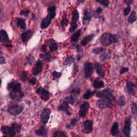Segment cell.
Wrapping results in <instances>:
<instances>
[{
	"instance_id": "cell-1",
	"label": "cell",
	"mask_w": 137,
	"mask_h": 137,
	"mask_svg": "<svg viewBox=\"0 0 137 137\" xmlns=\"http://www.w3.org/2000/svg\"><path fill=\"white\" fill-rule=\"evenodd\" d=\"M118 38L116 34H111L109 33H105L102 35L100 41L102 45L104 46H109L112 43L118 41Z\"/></svg>"
},
{
	"instance_id": "cell-2",
	"label": "cell",
	"mask_w": 137,
	"mask_h": 137,
	"mask_svg": "<svg viewBox=\"0 0 137 137\" xmlns=\"http://www.w3.org/2000/svg\"><path fill=\"white\" fill-rule=\"evenodd\" d=\"M97 96L99 98L105 99L110 101L115 100V96L113 95L112 90L110 88L104 89L103 91L98 92L97 93Z\"/></svg>"
},
{
	"instance_id": "cell-3",
	"label": "cell",
	"mask_w": 137,
	"mask_h": 137,
	"mask_svg": "<svg viewBox=\"0 0 137 137\" xmlns=\"http://www.w3.org/2000/svg\"><path fill=\"white\" fill-rule=\"evenodd\" d=\"M97 106L100 109H103L105 108H111L112 107V104L111 101L105 99H102L97 101Z\"/></svg>"
},
{
	"instance_id": "cell-4",
	"label": "cell",
	"mask_w": 137,
	"mask_h": 137,
	"mask_svg": "<svg viewBox=\"0 0 137 137\" xmlns=\"http://www.w3.org/2000/svg\"><path fill=\"white\" fill-rule=\"evenodd\" d=\"M24 107L19 105H13L10 106L8 109V111L13 115H17L23 111Z\"/></svg>"
},
{
	"instance_id": "cell-5",
	"label": "cell",
	"mask_w": 137,
	"mask_h": 137,
	"mask_svg": "<svg viewBox=\"0 0 137 137\" xmlns=\"http://www.w3.org/2000/svg\"><path fill=\"white\" fill-rule=\"evenodd\" d=\"M51 111L49 109H44L42 111L40 115V119L43 123L47 124L48 122Z\"/></svg>"
},
{
	"instance_id": "cell-6",
	"label": "cell",
	"mask_w": 137,
	"mask_h": 137,
	"mask_svg": "<svg viewBox=\"0 0 137 137\" xmlns=\"http://www.w3.org/2000/svg\"><path fill=\"white\" fill-rule=\"evenodd\" d=\"M131 120L130 118H128L124 122L123 132L126 137H130V132H131Z\"/></svg>"
},
{
	"instance_id": "cell-7",
	"label": "cell",
	"mask_w": 137,
	"mask_h": 137,
	"mask_svg": "<svg viewBox=\"0 0 137 137\" xmlns=\"http://www.w3.org/2000/svg\"><path fill=\"white\" fill-rule=\"evenodd\" d=\"M89 107V103L88 102H84L81 104L79 111V115L80 117H84L86 114Z\"/></svg>"
},
{
	"instance_id": "cell-8",
	"label": "cell",
	"mask_w": 137,
	"mask_h": 137,
	"mask_svg": "<svg viewBox=\"0 0 137 137\" xmlns=\"http://www.w3.org/2000/svg\"><path fill=\"white\" fill-rule=\"evenodd\" d=\"M2 132L9 137H15L16 134L15 130L13 127L3 126L1 128Z\"/></svg>"
},
{
	"instance_id": "cell-9",
	"label": "cell",
	"mask_w": 137,
	"mask_h": 137,
	"mask_svg": "<svg viewBox=\"0 0 137 137\" xmlns=\"http://www.w3.org/2000/svg\"><path fill=\"white\" fill-rule=\"evenodd\" d=\"M84 128L83 129V132L84 133H89L93 130V122L90 120L85 121L84 122Z\"/></svg>"
},
{
	"instance_id": "cell-10",
	"label": "cell",
	"mask_w": 137,
	"mask_h": 137,
	"mask_svg": "<svg viewBox=\"0 0 137 137\" xmlns=\"http://www.w3.org/2000/svg\"><path fill=\"white\" fill-rule=\"evenodd\" d=\"M93 72V66L91 63H87L85 65V73L86 78L91 77Z\"/></svg>"
},
{
	"instance_id": "cell-11",
	"label": "cell",
	"mask_w": 137,
	"mask_h": 137,
	"mask_svg": "<svg viewBox=\"0 0 137 137\" xmlns=\"http://www.w3.org/2000/svg\"><path fill=\"white\" fill-rule=\"evenodd\" d=\"M135 85L131 81H128L126 83V93L129 95H134L135 94Z\"/></svg>"
},
{
	"instance_id": "cell-12",
	"label": "cell",
	"mask_w": 137,
	"mask_h": 137,
	"mask_svg": "<svg viewBox=\"0 0 137 137\" xmlns=\"http://www.w3.org/2000/svg\"><path fill=\"white\" fill-rule=\"evenodd\" d=\"M37 93L40 94V96L43 100H47L50 96L49 93L42 88H38L37 90Z\"/></svg>"
},
{
	"instance_id": "cell-13",
	"label": "cell",
	"mask_w": 137,
	"mask_h": 137,
	"mask_svg": "<svg viewBox=\"0 0 137 137\" xmlns=\"http://www.w3.org/2000/svg\"><path fill=\"white\" fill-rule=\"evenodd\" d=\"M10 96L11 98L16 100H21L23 98V97L24 96V93L21 91H12L10 94Z\"/></svg>"
},
{
	"instance_id": "cell-14",
	"label": "cell",
	"mask_w": 137,
	"mask_h": 137,
	"mask_svg": "<svg viewBox=\"0 0 137 137\" xmlns=\"http://www.w3.org/2000/svg\"><path fill=\"white\" fill-rule=\"evenodd\" d=\"M32 36V32L31 30H28L22 34V40L23 43H26L29 40V39Z\"/></svg>"
},
{
	"instance_id": "cell-15",
	"label": "cell",
	"mask_w": 137,
	"mask_h": 137,
	"mask_svg": "<svg viewBox=\"0 0 137 137\" xmlns=\"http://www.w3.org/2000/svg\"><path fill=\"white\" fill-rule=\"evenodd\" d=\"M52 17H51L49 15L47 16V17L43 19L41 23V28L44 29L47 27L50 24L51 20H52Z\"/></svg>"
},
{
	"instance_id": "cell-16",
	"label": "cell",
	"mask_w": 137,
	"mask_h": 137,
	"mask_svg": "<svg viewBox=\"0 0 137 137\" xmlns=\"http://www.w3.org/2000/svg\"><path fill=\"white\" fill-rule=\"evenodd\" d=\"M8 88L13 91H21V86L18 83H11L8 85Z\"/></svg>"
},
{
	"instance_id": "cell-17",
	"label": "cell",
	"mask_w": 137,
	"mask_h": 137,
	"mask_svg": "<svg viewBox=\"0 0 137 137\" xmlns=\"http://www.w3.org/2000/svg\"><path fill=\"white\" fill-rule=\"evenodd\" d=\"M42 68V63L39 61L37 62V63L36 64V65L34 66V67L33 68L32 70V73L34 75H38V74L40 73L41 71Z\"/></svg>"
},
{
	"instance_id": "cell-18",
	"label": "cell",
	"mask_w": 137,
	"mask_h": 137,
	"mask_svg": "<svg viewBox=\"0 0 137 137\" xmlns=\"http://www.w3.org/2000/svg\"><path fill=\"white\" fill-rule=\"evenodd\" d=\"M0 41L3 42L9 41L8 35L7 32L5 30L0 31Z\"/></svg>"
},
{
	"instance_id": "cell-19",
	"label": "cell",
	"mask_w": 137,
	"mask_h": 137,
	"mask_svg": "<svg viewBox=\"0 0 137 137\" xmlns=\"http://www.w3.org/2000/svg\"><path fill=\"white\" fill-rule=\"evenodd\" d=\"M96 71L97 75L101 78H103L105 75V73L104 70L102 68V66L100 64H96L95 65Z\"/></svg>"
},
{
	"instance_id": "cell-20",
	"label": "cell",
	"mask_w": 137,
	"mask_h": 137,
	"mask_svg": "<svg viewBox=\"0 0 137 137\" xmlns=\"http://www.w3.org/2000/svg\"><path fill=\"white\" fill-rule=\"evenodd\" d=\"M94 37V34H93L89 35V36L85 37L83 40L81 41V45L83 46H86L88 44V42H90L92 40Z\"/></svg>"
},
{
	"instance_id": "cell-21",
	"label": "cell",
	"mask_w": 137,
	"mask_h": 137,
	"mask_svg": "<svg viewBox=\"0 0 137 137\" xmlns=\"http://www.w3.org/2000/svg\"><path fill=\"white\" fill-rule=\"evenodd\" d=\"M137 20V16L135 11H133L131 13L130 16L127 18V22L130 24L134 23L135 21Z\"/></svg>"
},
{
	"instance_id": "cell-22",
	"label": "cell",
	"mask_w": 137,
	"mask_h": 137,
	"mask_svg": "<svg viewBox=\"0 0 137 137\" xmlns=\"http://www.w3.org/2000/svg\"><path fill=\"white\" fill-rule=\"evenodd\" d=\"M93 86L96 89L102 88L104 87V83L102 80H96L94 81V82Z\"/></svg>"
},
{
	"instance_id": "cell-23",
	"label": "cell",
	"mask_w": 137,
	"mask_h": 137,
	"mask_svg": "<svg viewBox=\"0 0 137 137\" xmlns=\"http://www.w3.org/2000/svg\"><path fill=\"white\" fill-rule=\"evenodd\" d=\"M118 123L115 122L112 125L110 130V132L111 134L113 136L116 135L117 132H118Z\"/></svg>"
},
{
	"instance_id": "cell-24",
	"label": "cell",
	"mask_w": 137,
	"mask_h": 137,
	"mask_svg": "<svg viewBox=\"0 0 137 137\" xmlns=\"http://www.w3.org/2000/svg\"><path fill=\"white\" fill-rule=\"evenodd\" d=\"M47 133V130L44 127H41L36 131V133L38 135H46Z\"/></svg>"
},
{
	"instance_id": "cell-25",
	"label": "cell",
	"mask_w": 137,
	"mask_h": 137,
	"mask_svg": "<svg viewBox=\"0 0 137 137\" xmlns=\"http://www.w3.org/2000/svg\"><path fill=\"white\" fill-rule=\"evenodd\" d=\"M48 15L52 17L53 19V18L55 17L56 15V8L55 7H51L49 8V9H48Z\"/></svg>"
},
{
	"instance_id": "cell-26",
	"label": "cell",
	"mask_w": 137,
	"mask_h": 137,
	"mask_svg": "<svg viewBox=\"0 0 137 137\" xmlns=\"http://www.w3.org/2000/svg\"><path fill=\"white\" fill-rule=\"evenodd\" d=\"M91 15L88 13V11L87 10H85L84 11V18H83V23H85V21H89L91 20Z\"/></svg>"
},
{
	"instance_id": "cell-27",
	"label": "cell",
	"mask_w": 137,
	"mask_h": 137,
	"mask_svg": "<svg viewBox=\"0 0 137 137\" xmlns=\"http://www.w3.org/2000/svg\"><path fill=\"white\" fill-rule=\"evenodd\" d=\"M80 33H81V30H79V31H78L77 32H76L75 34L72 35V36L71 37V40L73 42H76L78 41V38L80 36Z\"/></svg>"
},
{
	"instance_id": "cell-28",
	"label": "cell",
	"mask_w": 137,
	"mask_h": 137,
	"mask_svg": "<svg viewBox=\"0 0 137 137\" xmlns=\"http://www.w3.org/2000/svg\"><path fill=\"white\" fill-rule=\"evenodd\" d=\"M17 25L19 26L23 30H25L26 28L25 22L23 19H19L17 22Z\"/></svg>"
},
{
	"instance_id": "cell-29",
	"label": "cell",
	"mask_w": 137,
	"mask_h": 137,
	"mask_svg": "<svg viewBox=\"0 0 137 137\" xmlns=\"http://www.w3.org/2000/svg\"><path fill=\"white\" fill-rule=\"evenodd\" d=\"M94 93H95V91L92 92L91 91H87L83 95V97L84 99H88L90 98V97H91Z\"/></svg>"
},
{
	"instance_id": "cell-30",
	"label": "cell",
	"mask_w": 137,
	"mask_h": 137,
	"mask_svg": "<svg viewBox=\"0 0 137 137\" xmlns=\"http://www.w3.org/2000/svg\"><path fill=\"white\" fill-rule=\"evenodd\" d=\"M79 17V15L78 13L77 10H75L73 11V15H72V22H77V21H78Z\"/></svg>"
},
{
	"instance_id": "cell-31",
	"label": "cell",
	"mask_w": 137,
	"mask_h": 137,
	"mask_svg": "<svg viewBox=\"0 0 137 137\" xmlns=\"http://www.w3.org/2000/svg\"><path fill=\"white\" fill-rule=\"evenodd\" d=\"M131 111L133 116L136 117L137 116V105L135 103H133L131 104Z\"/></svg>"
},
{
	"instance_id": "cell-32",
	"label": "cell",
	"mask_w": 137,
	"mask_h": 137,
	"mask_svg": "<svg viewBox=\"0 0 137 137\" xmlns=\"http://www.w3.org/2000/svg\"><path fill=\"white\" fill-rule=\"evenodd\" d=\"M75 102V100L71 96H68L65 98L63 101V103L66 104H69V103H73Z\"/></svg>"
},
{
	"instance_id": "cell-33",
	"label": "cell",
	"mask_w": 137,
	"mask_h": 137,
	"mask_svg": "<svg viewBox=\"0 0 137 137\" xmlns=\"http://www.w3.org/2000/svg\"><path fill=\"white\" fill-rule=\"evenodd\" d=\"M74 60H74V58L72 56H70L65 60V61L64 62V65L70 66L74 62Z\"/></svg>"
},
{
	"instance_id": "cell-34",
	"label": "cell",
	"mask_w": 137,
	"mask_h": 137,
	"mask_svg": "<svg viewBox=\"0 0 137 137\" xmlns=\"http://www.w3.org/2000/svg\"><path fill=\"white\" fill-rule=\"evenodd\" d=\"M117 104H118L119 106H124L125 104V98L124 96H122L120 97L118 101H117Z\"/></svg>"
},
{
	"instance_id": "cell-35",
	"label": "cell",
	"mask_w": 137,
	"mask_h": 137,
	"mask_svg": "<svg viewBox=\"0 0 137 137\" xmlns=\"http://www.w3.org/2000/svg\"><path fill=\"white\" fill-rule=\"evenodd\" d=\"M78 26L77 22H71V26H70L69 31L70 32H73V31H75Z\"/></svg>"
},
{
	"instance_id": "cell-36",
	"label": "cell",
	"mask_w": 137,
	"mask_h": 137,
	"mask_svg": "<svg viewBox=\"0 0 137 137\" xmlns=\"http://www.w3.org/2000/svg\"><path fill=\"white\" fill-rule=\"evenodd\" d=\"M103 51V48L102 47H97L95 48H94L92 50V53H94L96 54H99L101 53H102Z\"/></svg>"
},
{
	"instance_id": "cell-37",
	"label": "cell",
	"mask_w": 137,
	"mask_h": 137,
	"mask_svg": "<svg viewBox=\"0 0 137 137\" xmlns=\"http://www.w3.org/2000/svg\"><path fill=\"white\" fill-rule=\"evenodd\" d=\"M97 2L100 3L101 5H103L105 7H107L109 4V1L108 0H99V1H96Z\"/></svg>"
},
{
	"instance_id": "cell-38",
	"label": "cell",
	"mask_w": 137,
	"mask_h": 137,
	"mask_svg": "<svg viewBox=\"0 0 137 137\" xmlns=\"http://www.w3.org/2000/svg\"><path fill=\"white\" fill-rule=\"evenodd\" d=\"M49 49L50 52H55L58 49V46L56 44H53L49 46Z\"/></svg>"
},
{
	"instance_id": "cell-39",
	"label": "cell",
	"mask_w": 137,
	"mask_h": 137,
	"mask_svg": "<svg viewBox=\"0 0 137 137\" xmlns=\"http://www.w3.org/2000/svg\"><path fill=\"white\" fill-rule=\"evenodd\" d=\"M68 24H69V20L66 18L63 19L61 22V25L62 27H65L66 26H67Z\"/></svg>"
},
{
	"instance_id": "cell-40",
	"label": "cell",
	"mask_w": 137,
	"mask_h": 137,
	"mask_svg": "<svg viewBox=\"0 0 137 137\" xmlns=\"http://www.w3.org/2000/svg\"><path fill=\"white\" fill-rule=\"evenodd\" d=\"M131 11V6L130 5H128L127 7L124 10V15L125 16H127L128 14L130 13Z\"/></svg>"
},
{
	"instance_id": "cell-41",
	"label": "cell",
	"mask_w": 137,
	"mask_h": 137,
	"mask_svg": "<svg viewBox=\"0 0 137 137\" xmlns=\"http://www.w3.org/2000/svg\"><path fill=\"white\" fill-rule=\"evenodd\" d=\"M65 137V134L62 132H57L54 134V137Z\"/></svg>"
},
{
	"instance_id": "cell-42",
	"label": "cell",
	"mask_w": 137,
	"mask_h": 137,
	"mask_svg": "<svg viewBox=\"0 0 137 137\" xmlns=\"http://www.w3.org/2000/svg\"><path fill=\"white\" fill-rule=\"evenodd\" d=\"M20 78L22 80H26L27 78V73L25 72H23L20 76Z\"/></svg>"
},
{
	"instance_id": "cell-43",
	"label": "cell",
	"mask_w": 137,
	"mask_h": 137,
	"mask_svg": "<svg viewBox=\"0 0 137 137\" xmlns=\"http://www.w3.org/2000/svg\"><path fill=\"white\" fill-rule=\"evenodd\" d=\"M13 127L15 131H17V132L20 131L21 130V126L17 124H14L13 125Z\"/></svg>"
},
{
	"instance_id": "cell-44",
	"label": "cell",
	"mask_w": 137,
	"mask_h": 137,
	"mask_svg": "<svg viewBox=\"0 0 137 137\" xmlns=\"http://www.w3.org/2000/svg\"><path fill=\"white\" fill-rule=\"evenodd\" d=\"M40 57H41V58L44 57L46 60H47L48 61H49L50 60V55L49 54H47L46 55H43L41 54V55H40Z\"/></svg>"
},
{
	"instance_id": "cell-45",
	"label": "cell",
	"mask_w": 137,
	"mask_h": 137,
	"mask_svg": "<svg viewBox=\"0 0 137 137\" xmlns=\"http://www.w3.org/2000/svg\"><path fill=\"white\" fill-rule=\"evenodd\" d=\"M53 77L55 78H59L61 77V76H62V73L61 72H57L55 71L53 72Z\"/></svg>"
},
{
	"instance_id": "cell-46",
	"label": "cell",
	"mask_w": 137,
	"mask_h": 137,
	"mask_svg": "<svg viewBox=\"0 0 137 137\" xmlns=\"http://www.w3.org/2000/svg\"><path fill=\"white\" fill-rule=\"evenodd\" d=\"M68 108V105L64 103H63V104H62L61 107V109L62 110H64V111H67Z\"/></svg>"
},
{
	"instance_id": "cell-47",
	"label": "cell",
	"mask_w": 137,
	"mask_h": 137,
	"mask_svg": "<svg viewBox=\"0 0 137 137\" xmlns=\"http://www.w3.org/2000/svg\"><path fill=\"white\" fill-rule=\"evenodd\" d=\"M80 92V89L79 88H77V89H73L71 93H72V94H73V95H77L78 94H79Z\"/></svg>"
},
{
	"instance_id": "cell-48",
	"label": "cell",
	"mask_w": 137,
	"mask_h": 137,
	"mask_svg": "<svg viewBox=\"0 0 137 137\" xmlns=\"http://www.w3.org/2000/svg\"><path fill=\"white\" fill-rule=\"evenodd\" d=\"M29 83L31 84L34 85L37 83V79L36 78H32V79H30L29 80Z\"/></svg>"
},
{
	"instance_id": "cell-49",
	"label": "cell",
	"mask_w": 137,
	"mask_h": 137,
	"mask_svg": "<svg viewBox=\"0 0 137 137\" xmlns=\"http://www.w3.org/2000/svg\"><path fill=\"white\" fill-rule=\"evenodd\" d=\"M29 13H30L29 10L22 11H21L20 14L21 15H24V16H28L29 14Z\"/></svg>"
},
{
	"instance_id": "cell-50",
	"label": "cell",
	"mask_w": 137,
	"mask_h": 137,
	"mask_svg": "<svg viewBox=\"0 0 137 137\" xmlns=\"http://www.w3.org/2000/svg\"><path fill=\"white\" fill-rule=\"evenodd\" d=\"M128 71V69L127 68H122V69H120V71H119V73L120 74H122L125 72H127Z\"/></svg>"
},
{
	"instance_id": "cell-51",
	"label": "cell",
	"mask_w": 137,
	"mask_h": 137,
	"mask_svg": "<svg viewBox=\"0 0 137 137\" xmlns=\"http://www.w3.org/2000/svg\"><path fill=\"white\" fill-rule=\"evenodd\" d=\"M107 56H108V55H105V54H104V55H101L100 58L101 60V61H104V60H105L107 59V58H108Z\"/></svg>"
},
{
	"instance_id": "cell-52",
	"label": "cell",
	"mask_w": 137,
	"mask_h": 137,
	"mask_svg": "<svg viewBox=\"0 0 137 137\" xmlns=\"http://www.w3.org/2000/svg\"><path fill=\"white\" fill-rule=\"evenodd\" d=\"M46 48H47V46L46 45H42V52H46Z\"/></svg>"
},
{
	"instance_id": "cell-53",
	"label": "cell",
	"mask_w": 137,
	"mask_h": 137,
	"mask_svg": "<svg viewBox=\"0 0 137 137\" xmlns=\"http://www.w3.org/2000/svg\"><path fill=\"white\" fill-rule=\"evenodd\" d=\"M102 11V9L100 7L98 8L97 9V10H96V12L97 13V14H100Z\"/></svg>"
},
{
	"instance_id": "cell-54",
	"label": "cell",
	"mask_w": 137,
	"mask_h": 137,
	"mask_svg": "<svg viewBox=\"0 0 137 137\" xmlns=\"http://www.w3.org/2000/svg\"><path fill=\"white\" fill-rule=\"evenodd\" d=\"M77 120L76 119H75V118L73 119L71 121V124L72 125H75L77 123Z\"/></svg>"
},
{
	"instance_id": "cell-55",
	"label": "cell",
	"mask_w": 137,
	"mask_h": 137,
	"mask_svg": "<svg viewBox=\"0 0 137 137\" xmlns=\"http://www.w3.org/2000/svg\"><path fill=\"white\" fill-rule=\"evenodd\" d=\"M94 16L95 18H98L99 17V14H97L96 12V11H94Z\"/></svg>"
},
{
	"instance_id": "cell-56",
	"label": "cell",
	"mask_w": 137,
	"mask_h": 137,
	"mask_svg": "<svg viewBox=\"0 0 137 137\" xmlns=\"http://www.w3.org/2000/svg\"><path fill=\"white\" fill-rule=\"evenodd\" d=\"M4 63H5V60H4L0 61V64H2Z\"/></svg>"
},
{
	"instance_id": "cell-57",
	"label": "cell",
	"mask_w": 137,
	"mask_h": 137,
	"mask_svg": "<svg viewBox=\"0 0 137 137\" xmlns=\"http://www.w3.org/2000/svg\"><path fill=\"white\" fill-rule=\"evenodd\" d=\"M131 2V1H125V2H126V3H127L128 5H130V3Z\"/></svg>"
},
{
	"instance_id": "cell-58",
	"label": "cell",
	"mask_w": 137,
	"mask_h": 137,
	"mask_svg": "<svg viewBox=\"0 0 137 137\" xmlns=\"http://www.w3.org/2000/svg\"><path fill=\"white\" fill-rule=\"evenodd\" d=\"M1 83H2L1 79V78H0V86H1Z\"/></svg>"
},
{
	"instance_id": "cell-59",
	"label": "cell",
	"mask_w": 137,
	"mask_h": 137,
	"mask_svg": "<svg viewBox=\"0 0 137 137\" xmlns=\"http://www.w3.org/2000/svg\"><path fill=\"white\" fill-rule=\"evenodd\" d=\"M3 137H8V136H3Z\"/></svg>"
},
{
	"instance_id": "cell-60",
	"label": "cell",
	"mask_w": 137,
	"mask_h": 137,
	"mask_svg": "<svg viewBox=\"0 0 137 137\" xmlns=\"http://www.w3.org/2000/svg\"><path fill=\"white\" fill-rule=\"evenodd\" d=\"M136 55H137V54H136Z\"/></svg>"
}]
</instances>
